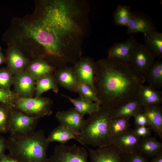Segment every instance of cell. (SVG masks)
I'll list each match as a JSON object with an SVG mask.
<instances>
[{"instance_id": "cell-1", "label": "cell", "mask_w": 162, "mask_h": 162, "mask_svg": "<svg viewBox=\"0 0 162 162\" xmlns=\"http://www.w3.org/2000/svg\"><path fill=\"white\" fill-rule=\"evenodd\" d=\"M76 1H39L33 16L49 34L66 62L73 63L81 56L84 13Z\"/></svg>"}, {"instance_id": "cell-2", "label": "cell", "mask_w": 162, "mask_h": 162, "mask_svg": "<svg viewBox=\"0 0 162 162\" xmlns=\"http://www.w3.org/2000/svg\"><path fill=\"white\" fill-rule=\"evenodd\" d=\"M95 63L93 84L101 106L115 108L138 100L145 79L130 62L107 58Z\"/></svg>"}, {"instance_id": "cell-3", "label": "cell", "mask_w": 162, "mask_h": 162, "mask_svg": "<svg viewBox=\"0 0 162 162\" xmlns=\"http://www.w3.org/2000/svg\"><path fill=\"white\" fill-rule=\"evenodd\" d=\"M114 108L101 106L85 119L77 141L83 145L101 147L112 143L110 129L112 111Z\"/></svg>"}, {"instance_id": "cell-4", "label": "cell", "mask_w": 162, "mask_h": 162, "mask_svg": "<svg viewBox=\"0 0 162 162\" xmlns=\"http://www.w3.org/2000/svg\"><path fill=\"white\" fill-rule=\"evenodd\" d=\"M9 154L19 162H47L46 152L50 142L42 130L32 135L7 139Z\"/></svg>"}, {"instance_id": "cell-5", "label": "cell", "mask_w": 162, "mask_h": 162, "mask_svg": "<svg viewBox=\"0 0 162 162\" xmlns=\"http://www.w3.org/2000/svg\"><path fill=\"white\" fill-rule=\"evenodd\" d=\"M53 103L50 98L40 96L23 98L17 96L13 108L27 116L40 118L52 114L51 106Z\"/></svg>"}, {"instance_id": "cell-6", "label": "cell", "mask_w": 162, "mask_h": 162, "mask_svg": "<svg viewBox=\"0 0 162 162\" xmlns=\"http://www.w3.org/2000/svg\"><path fill=\"white\" fill-rule=\"evenodd\" d=\"M40 118L27 116L15 110L13 107L10 110L8 122V132L10 136L22 138L34 134Z\"/></svg>"}, {"instance_id": "cell-7", "label": "cell", "mask_w": 162, "mask_h": 162, "mask_svg": "<svg viewBox=\"0 0 162 162\" xmlns=\"http://www.w3.org/2000/svg\"><path fill=\"white\" fill-rule=\"evenodd\" d=\"M88 153L86 148L75 144H60L54 148L47 162H89Z\"/></svg>"}, {"instance_id": "cell-8", "label": "cell", "mask_w": 162, "mask_h": 162, "mask_svg": "<svg viewBox=\"0 0 162 162\" xmlns=\"http://www.w3.org/2000/svg\"><path fill=\"white\" fill-rule=\"evenodd\" d=\"M155 58L143 44L137 43L130 52L129 62L144 76L154 64Z\"/></svg>"}, {"instance_id": "cell-9", "label": "cell", "mask_w": 162, "mask_h": 162, "mask_svg": "<svg viewBox=\"0 0 162 162\" xmlns=\"http://www.w3.org/2000/svg\"><path fill=\"white\" fill-rule=\"evenodd\" d=\"M87 148L89 162H123L125 154L112 143L96 149Z\"/></svg>"}, {"instance_id": "cell-10", "label": "cell", "mask_w": 162, "mask_h": 162, "mask_svg": "<svg viewBox=\"0 0 162 162\" xmlns=\"http://www.w3.org/2000/svg\"><path fill=\"white\" fill-rule=\"evenodd\" d=\"M95 62L90 58L81 57L73 67L78 83L86 85L94 90L93 81L95 71Z\"/></svg>"}, {"instance_id": "cell-11", "label": "cell", "mask_w": 162, "mask_h": 162, "mask_svg": "<svg viewBox=\"0 0 162 162\" xmlns=\"http://www.w3.org/2000/svg\"><path fill=\"white\" fill-rule=\"evenodd\" d=\"M56 117L60 125L68 129L78 137L84 122V116L73 108L66 111L57 112Z\"/></svg>"}, {"instance_id": "cell-12", "label": "cell", "mask_w": 162, "mask_h": 162, "mask_svg": "<svg viewBox=\"0 0 162 162\" xmlns=\"http://www.w3.org/2000/svg\"><path fill=\"white\" fill-rule=\"evenodd\" d=\"M5 51V62L11 74L14 75L24 70L29 61L16 46L8 44Z\"/></svg>"}, {"instance_id": "cell-13", "label": "cell", "mask_w": 162, "mask_h": 162, "mask_svg": "<svg viewBox=\"0 0 162 162\" xmlns=\"http://www.w3.org/2000/svg\"><path fill=\"white\" fill-rule=\"evenodd\" d=\"M34 81L26 70L14 75L13 84L16 94L23 98L32 97L36 91Z\"/></svg>"}, {"instance_id": "cell-14", "label": "cell", "mask_w": 162, "mask_h": 162, "mask_svg": "<svg viewBox=\"0 0 162 162\" xmlns=\"http://www.w3.org/2000/svg\"><path fill=\"white\" fill-rule=\"evenodd\" d=\"M127 27V33L129 34L156 31L152 22L143 14L138 11L131 12Z\"/></svg>"}, {"instance_id": "cell-15", "label": "cell", "mask_w": 162, "mask_h": 162, "mask_svg": "<svg viewBox=\"0 0 162 162\" xmlns=\"http://www.w3.org/2000/svg\"><path fill=\"white\" fill-rule=\"evenodd\" d=\"M141 138L135 134L134 129H129L113 138L112 143L123 153L128 154L137 151Z\"/></svg>"}, {"instance_id": "cell-16", "label": "cell", "mask_w": 162, "mask_h": 162, "mask_svg": "<svg viewBox=\"0 0 162 162\" xmlns=\"http://www.w3.org/2000/svg\"><path fill=\"white\" fill-rule=\"evenodd\" d=\"M137 43L131 35L124 42L114 44L108 50L107 58L129 62L130 52Z\"/></svg>"}, {"instance_id": "cell-17", "label": "cell", "mask_w": 162, "mask_h": 162, "mask_svg": "<svg viewBox=\"0 0 162 162\" xmlns=\"http://www.w3.org/2000/svg\"><path fill=\"white\" fill-rule=\"evenodd\" d=\"M148 118L150 127L160 139H162V108L160 104L144 106L142 112Z\"/></svg>"}, {"instance_id": "cell-18", "label": "cell", "mask_w": 162, "mask_h": 162, "mask_svg": "<svg viewBox=\"0 0 162 162\" xmlns=\"http://www.w3.org/2000/svg\"><path fill=\"white\" fill-rule=\"evenodd\" d=\"M53 74L58 85L71 92L76 93L78 84L73 67L56 70Z\"/></svg>"}, {"instance_id": "cell-19", "label": "cell", "mask_w": 162, "mask_h": 162, "mask_svg": "<svg viewBox=\"0 0 162 162\" xmlns=\"http://www.w3.org/2000/svg\"><path fill=\"white\" fill-rule=\"evenodd\" d=\"M26 70L35 80L53 74L56 68L51 66L43 58L35 59L29 62Z\"/></svg>"}, {"instance_id": "cell-20", "label": "cell", "mask_w": 162, "mask_h": 162, "mask_svg": "<svg viewBox=\"0 0 162 162\" xmlns=\"http://www.w3.org/2000/svg\"><path fill=\"white\" fill-rule=\"evenodd\" d=\"M137 151L147 158H153L162 152V143L158 141L155 137L141 138Z\"/></svg>"}, {"instance_id": "cell-21", "label": "cell", "mask_w": 162, "mask_h": 162, "mask_svg": "<svg viewBox=\"0 0 162 162\" xmlns=\"http://www.w3.org/2000/svg\"><path fill=\"white\" fill-rule=\"evenodd\" d=\"M138 100L144 106L162 103V92L152 87L142 85L140 88Z\"/></svg>"}, {"instance_id": "cell-22", "label": "cell", "mask_w": 162, "mask_h": 162, "mask_svg": "<svg viewBox=\"0 0 162 162\" xmlns=\"http://www.w3.org/2000/svg\"><path fill=\"white\" fill-rule=\"evenodd\" d=\"M144 106L138 100L132 101L114 108L112 119L122 117H133L142 113Z\"/></svg>"}, {"instance_id": "cell-23", "label": "cell", "mask_w": 162, "mask_h": 162, "mask_svg": "<svg viewBox=\"0 0 162 162\" xmlns=\"http://www.w3.org/2000/svg\"><path fill=\"white\" fill-rule=\"evenodd\" d=\"M145 46L159 60L162 58V34L154 31L144 34Z\"/></svg>"}, {"instance_id": "cell-24", "label": "cell", "mask_w": 162, "mask_h": 162, "mask_svg": "<svg viewBox=\"0 0 162 162\" xmlns=\"http://www.w3.org/2000/svg\"><path fill=\"white\" fill-rule=\"evenodd\" d=\"M62 95L68 98L74 106L75 109L84 116L86 114L90 115L98 110L101 107L99 103L92 102L80 97L74 99L64 94Z\"/></svg>"}, {"instance_id": "cell-25", "label": "cell", "mask_w": 162, "mask_h": 162, "mask_svg": "<svg viewBox=\"0 0 162 162\" xmlns=\"http://www.w3.org/2000/svg\"><path fill=\"white\" fill-rule=\"evenodd\" d=\"M145 81L155 89L162 86V62L160 60L155 61L154 64L144 76Z\"/></svg>"}, {"instance_id": "cell-26", "label": "cell", "mask_w": 162, "mask_h": 162, "mask_svg": "<svg viewBox=\"0 0 162 162\" xmlns=\"http://www.w3.org/2000/svg\"><path fill=\"white\" fill-rule=\"evenodd\" d=\"M36 80L35 97L40 96L44 92L50 89H52L55 93H58V87L53 74L42 77Z\"/></svg>"}, {"instance_id": "cell-27", "label": "cell", "mask_w": 162, "mask_h": 162, "mask_svg": "<svg viewBox=\"0 0 162 162\" xmlns=\"http://www.w3.org/2000/svg\"><path fill=\"white\" fill-rule=\"evenodd\" d=\"M72 139L77 140V137L68 129L60 125L54 129L47 138V140L50 143L57 142L61 144H65Z\"/></svg>"}, {"instance_id": "cell-28", "label": "cell", "mask_w": 162, "mask_h": 162, "mask_svg": "<svg viewBox=\"0 0 162 162\" xmlns=\"http://www.w3.org/2000/svg\"><path fill=\"white\" fill-rule=\"evenodd\" d=\"M130 118V117H122L111 120L110 129L113 139L129 129Z\"/></svg>"}, {"instance_id": "cell-29", "label": "cell", "mask_w": 162, "mask_h": 162, "mask_svg": "<svg viewBox=\"0 0 162 162\" xmlns=\"http://www.w3.org/2000/svg\"><path fill=\"white\" fill-rule=\"evenodd\" d=\"M131 9L130 6L120 4L117 6L113 13L115 24L127 26L131 14Z\"/></svg>"}, {"instance_id": "cell-30", "label": "cell", "mask_w": 162, "mask_h": 162, "mask_svg": "<svg viewBox=\"0 0 162 162\" xmlns=\"http://www.w3.org/2000/svg\"><path fill=\"white\" fill-rule=\"evenodd\" d=\"M12 106L0 103V133L8 132V122Z\"/></svg>"}, {"instance_id": "cell-31", "label": "cell", "mask_w": 162, "mask_h": 162, "mask_svg": "<svg viewBox=\"0 0 162 162\" xmlns=\"http://www.w3.org/2000/svg\"><path fill=\"white\" fill-rule=\"evenodd\" d=\"M76 93H78L80 97L83 99L92 102L99 103L94 91L86 85L78 83Z\"/></svg>"}, {"instance_id": "cell-32", "label": "cell", "mask_w": 162, "mask_h": 162, "mask_svg": "<svg viewBox=\"0 0 162 162\" xmlns=\"http://www.w3.org/2000/svg\"><path fill=\"white\" fill-rule=\"evenodd\" d=\"M13 82V77L8 67L0 68V89L10 91Z\"/></svg>"}, {"instance_id": "cell-33", "label": "cell", "mask_w": 162, "mask_h": 162, "mask_svg": "<svg viewBox=\"0 0 162 162\" xmlns=\"http://www.w3.org/2000/svg\"><path fill=\"white\" fill-rule=\"evenodd\" d=\"M17 96L10 91L0 89V103L14 107L15 100Z\"/></svg>"}, {"instance_id": "cell-34", "label": "cell", "mask_w": 162, "mask_h": 162, "mask_svg": "<svg viewBox=\"0 0 162 162\" xmlns=\"http://www.w3.org/2000/svg\"><path fill=\"white\" fill-rule=\"evenodd\" d=\"M123 162H149L147 158L137 151L125 154Z\"/></svg>"}, {"instance_id": "cell-35", "label": "cell", "mask_w": 162, "mask_h": 162, "mask_svg": "<svg viewBox=\"0 0 162 162\" xmlns=\"http://www.w3.org/2000/svg\"><path fill=\"white\" fill-rule=\"evenodd\" d=\"M136 127L150 126L149 120L147 116L143 113H140L134 116Z\"/></svg>"}, {"instance_id": "cell-36", "label": "cell", "mask_w": 162, "mask_h": 162, "mask_svg": "<svg viewBox=\"0 0 162 162\" xmlns=\"http://www.w3.org/2000/svg\"><path fill=\"white\" fill-rule=\"evenodd\" d=\"M134 130L135 134L141 138L151 136V129L150 127H136L135 129Z\"/></svg>"}, {"instance_id": "cell-37", "label": "cell", "mask_w": 162, "mask_h": 162, "mask_svg": "<svg viewBox=\"0 0 162 162\" xmlns=\"http://www.w3.org/2000/svg\"><path fill=\"white\" fill-rule=\"evenodd\" d=\"M7 149V139L0 135V159L5 154V150Z\"/></svg>"}, {"instance_id": "cell-38", "label": "cell", "mask_w": 162, "mask_h": 162, "mask_svg": "<svg viewBox=\"0 0 162 162\" xmlns=\"http://www.w3.org/2000/svg\"><path fill=\"white\" fill-rule=\"evenodd\" d=\"M0 162H19L9 154H5L0 159Z\"/></svg>"}, {"instance_id": "cell-39", "label": "cell", "mask_w": 162, "mask_h": 162, "mask_svg": "<svg viewBox=\"0 0 162 162\" xmlns=\"http://www.w3.org/2000/svg\"><path fill=\"white\" fill-rule=\"evenodd\" d=\"M149 162H162V152L152 158Z\"/></svg>"}, {"instance_id": "cell-40", "label": "cell", "mask_w": 162, "mask_h": 162, "mask_svg": "<svg viewBox=\"0 0 162 162\" xmlns=\"http://www.w3.org/2000/svg\"><path fill=\"white\" fill-rule=\"evenodd\" d=\"M5 62V56L3 53L1 47L0 46V66Z\"/></svg>"}]
</instances>
